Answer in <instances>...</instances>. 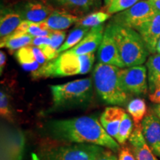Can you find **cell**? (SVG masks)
<instances>
[{
  "instance_id": "cell-40",
  "label": "cell",
  "mask_w": 160,
  "mask_h": 160,
  "mask_svg": "<svg viewBox=\"0 0 160 160\" xmlns=\"http://www.w3.org/2000/svg\"><path fill=\"white\" fill-rule=\"evenodd\" d=\"M160 87V78L159 79L157 80V82H156V85H155V89L157 88H159Z\"/></svg>"
},
{
  "instance_id": "cell-26",
  "label": "cell",
  "mask_w": 160,
  "mask_h": 160,
  "mask_svg": "<svg viewBox=\"0 0 160 160\" xmlns=\"http://www.w3.org/2000/svg\"><path fill=\"white\" fill-rule=\"evenodd\" d=\"M132 133H133V121L131 117L127 113H125L120 123L116 140L119 145H123L129 139Z\"/></svg>"
},
{
  "instance_id": "cell-21",
  "label": "cell",
  "mask_w": 160,
  "mask_h": 160,
  "mask_svg": "<svg viewBox=\"0 0 160 160\" xmlns=\"http://www.w3.org/2000/svg\"><path fill=\"white\" fill-rule=\"evenodd\" d=\"M149 89L151 93L155 90V85L160 78V54H153L146 62Z\"/></svg>"
},
{
  "instance_id": "cell-19",
  "label": "cell",
  "mask_w": 160,
  "mask_h": 160,
  "mask_svg": "<svg viewBox=\"0 0 160 160\" xmlns=\"http://www.w3.org/2000/svg\"><path fill=\"white\" fill-rule=\"evenodd\" d=\"M33 37L28 33L18 31L14 32L7 37L1 38V48H6L11 51H17L22 48L31 45Z\"/></svg>"
},
{
  "instance_id": "cell-34",
  "label": "cell",
  "mask_w": 160,
  "mask_h": 160,
  "mask_svg": "<svg viewBox=\"0 0 160 160\" xmlns=\"http://www.w3.org/2000/svg\"><path fill=\"white\" fill-rule=\"evenodd\" d=\"M31 22L28 21V20H22V22L19 24V25L18 26V28L17 29V31H21V32H24V33H27L28 30L29 28V26L31 25Z\"/></svg>"
},
{
  "instance_id": "cell-5",
  "label": "cell",
  "mask_w": 160,
  "mask_h": 160,
  "mask_svg": "<svg viewBox=\"0 0 160 160\" xmlns=\"http://www.w3.org/2000/svg\"><path fill=\"white\" fill-rule=\"evenodd\" d=\"M119 68L98 62L93 71V85L98 95L105 103L122 105L127 102L128 94L120 87Z\"/></svg>"
},
{
  "instance_id": "cell-13",
  "label": "cell",
  "mask_w": 160,
  "mask_h": 160,
  "mask_svg": "<svg viewBox=\"0 0 160 160\" xmlns=\"http://www.w3.org/2000/svg\"><path fill=\"white\" fill-rule=\"evenodd\" d=\"M104 32L105 31L103 25L91 28L82 41L68 51L77 55L94 53L97 49L99 48L100 44L102 41Z\"/></svg>"
},
{
  "instance_id": "cell-22",
  "label": "cell",
  "mask_w": 160,
  "mask_h": 160,
  "mask_svg": "<svg viewBox=\"0 0 160 160\" xmlns=\"http://www.w3.org/2000/svg\"><path fill=\"white\" fill-rule=\"evenodd\" d=\"M128 112L133 118L136 127L141 125L142 122L147 111V107L145 100L140 98H136L132 99L127 106Z\"/></svg>"
},
{
  "instance_id": "cell-31",
  "label": "cell",
  "mask_w": 160,
  "mask_h": 160,
  "mask_svg": "<svg viewBox=\"0 0 160 160\" xmlns=\"http://www.w3.org/2000/svg\"><path fill=\"white\" fill-rule=\"evenodd\" d=\"M118 160H136V159L132 150L128 147H125L120 150Z\"/></svg>"
},
{
  "instance_id": "cell-10",
  "label": "cell",
  "mask_w": 160,
  "mask_h": 160,
  "mask_svg": "<svg viewBox=\"0 0 160 160\" xmlns=\"http://www.w3.org/2000/svg\"><path fill=\"white\" fill-rule=\"evenodd\" d=\"M97 57L99 63L116 66L119 68H125L117 45L108 26L104 32L102 41L98 49Z\"/></svg>"
},
{
  "instance_id": "cell-24",
  "label": "cell",
  "mask_w": 160,
  "mask_h": 160,
  "mask_svg": "<svg viewBox=\"0 0 160 160\" xmlns=\"http://www.w3.org/2000/svg\"><path fill=\"white\" fill-rule=\"evenodd\" d=\"M53 1L61 7L77 12H87L95 5L92 0H53Z\"/></svg>"
},
{
  "instance_id": "cell-4",
  "label": "cell",
  "mask_w": 160,
  "mask_h": 160,
  "mask_svg": "<svg viewBox=\"0 0 160 160\" xmlns=\"http://www.w3.org/2000/svg\"><path fill=\"white\" fill-rule=\"evenodd\" d=\"M109 28L125 68L142 65L149 51L142 38L135 29L111 23Z\"/></svg>"
},
{
  "instance_id": "cell-3",
  "label": "cell",
  "mask_w": 160,
  "mask_h": 160,
  "mask_svg": "<svg viewBox=\"0 0 160 160\" xmlns=\"http://www.w3.org/2000/svg\"><path fill=\"white\" fill-rule=\"evenodd\" d=\"M52 104L49 113L57 111L85 107L93 97V82L91 78L77 79L62 85H50Z\"/></svg>"
},
{
  "instance_id": "cell-18",
  "label": "cell",
  "mask_w": 160,
  "mask_h": 160,
  "mask_svg": "<svg viewBox=\"0 0 160 160\" xmlns=\"http://www.w3.org/2000/svg\"><path fill=\"white\" fill-rule=\"evenodd\" d=\"M22 19L17 11L11 9L2 10L0 18V37L3 38L16 31Z\"/></svg>"
},
{
  "instance_id": "cell-17",
  "label": "cell",
  "mask_w": 160,
  "mask_h": 160,
  "mask_svg": "<svg viewBox=\"0 0 160 160\" xmlns=\"http://www.w3.org/2000/svg\"><path fill=\"white\" fill-rule=\"evenodd\" d=\"M79 18L71 13L59 10H53L51 14L44 21L51 31H63L77 23Z\"/></svg>"
},
{
  "instance_id": "cell-7",
  "label": "cell",
  "mask_w": 160,
  "mask_h": 160,
  "mask_svg": "<svg viewBox=\"0 0 160 160\" xmlns=\"http://www.w3.org/2000/svg\"><path fill=\"white\" fill-rule=\"evenodd\" d=\"M156 12L149 0H142L129 8L118 13L111 23L136 30L151 19Z\"/></svg>"
},
{
  "instance_id": "cell-37",
  "label": "cell",
  "mask_w": 160,
  "mask_h": 160,
  "mask_svg": "<svg viewBox=\"0 0 160 160\" xmlns=\"http://www.w3.org/2000/svg\"><path fill=\"white\" fill-rule=\"evenodd\" d=\"M153 111L160 119V104H156L153 106Z\"/></svg>"
},
{
  "instance_id": "cell-15",
  "label": "cell",
  "mask_w": 160,
  "mask_h": 160,
  "mask_svg": "<svg viewBox=\"0 0 160 160\" xmlns=\"http://www.w3.org/2000/svg\"><path fill=\"white\" fill-rule=\"evenodd\" d=\"M129 142L136 160H158L146 142L141 125L133 130L129 138Z\"/></svg>"
},
{
  "instance_id": "cell-39",
  "label": "cell",
  "mask_w": 160,
  "mask_h": 160,
  "mask_svg": "<svg viewBox=\"0 0 160 160\" xmlns=\"http://www.w3.org/2000/svg\"><path fill=\"white\" fill-rule=\"evenodd\" d=\"M157 52L160 54V38L159 39V41H158V43H157Z\"/></svg>"
},
{
  "instance_id": "cell-32",
  "label": "cell",
  "mask_w": 160,
  "mask_h": 160,
  "mask_svg": "<svg viewBox=\"0 0 160 160\" xmlns=\"http://www.w3.org/2000/svg\"><path fill=\"white\" fill-rule=\"evenodd\" d=\"M115 153H116L111 151V150L106 149L94 160H118Z\"/></svg>"
},
{
  "instance_id": "cell-28",
  "label": "cell",
  "mask_w": 160,
  "mask_h": 160,
  "mask_svg": "<svg viewBox=\"0 0 160 160\" xmlns=\"http://www.w3.org/2000/svg\"><path fill=\"white\" fill-rule=\"evenodd\" d=\"M0 113L1 116L5 119L11 120L12 113L11 105H10L9 97L5 91L1 90L0 92Z\"/></svg>"
},
{
  "instance_id": "cell-14",
  "label": "cell",
  "mask_w": 160,
  "mask_h": 160,
  "mask_svg": "<svg viewBox=\"0 0 160 160\" xmlns=\"http://www.w3.org/2000/svg\"><path fill=\"white\" fill-rule=\"evenodd\" d=\"M53 10L51 7L39 2H28L24 4L18 10L22 20L41 22L48 19Z\"/></svg>"
},
{
  "instance_id": "cell-23",
  "label": "cell",
  "mask_w": 160,
  "mask_h": 160,
  "mask_svg": "<svg viewBox=\"0 0 160 160\" xmlns=\"http://www.w3.org/2000/svg\"><path fill=\"white\" fill-rule=\"evenodd\" d=\"M90 30H91L90 28L78 26L77 28H76L75 29L71 31L70 32L67 39L65 40V42H64V44H62V45L61 46L59 51H58L59 54L73 48L80 41H82V39L88 33Z\"/></svg>"
},
{
  "instance_id": "cell-38",
  "label": "cell",
  "mask_w": 160,
  "mask_h": 160,
  "mask_svg": "<svg viewBox=\"0 0 160 160\" xmlns=\"http://www.w3.org/2000/svg\"><path fill=\"white\" fill-rule=\"evenodd\" d=\"M113 0H104V2H105V5L107 8H108L110 5H111V4L113 2Z\"/></svg>"
},
{
  "instance_id": "cell-41",
  "label": "cell",
  "mask_w": 160,
  "mask_h": 160,
  "mask_svg": "<svg viewBox=\"0 0 160 160\" xmlns=\"http://www.w3.org/2000/svg\"><path fill=\"white\" fill-rule=\"evenodd\" d=\"M92 1L93 2V3H94L95 6H97L100 3V0H92Z\"/></svg>"
},
{
  "instance_id": "cell-25",
  "label": "cell",
  "mask_w": 160,
  "mask_h": 160,
  "mask_svg": "<svg viewBox=\"0 0 160 160\" xmlns=\"http://www.w3.org/2000/svg\"><path fill=\"white\" fill-rule=\"evenodd\" d=\"M111 14L104 11H97L86 16L83 19H80L77 23V26H82L87 28H93L96 26L102 25L108 19H109Z\"/></svg>"
},
{
  "instance_id": "cell-30",
  "label": "cell",
  "mask_w": 160,
  "mask_h": 160,
  "mask_svg": "<svg viewBox=\"0 0 160 160\" xmlns=\"http://www.w3.org/2000/svg\"><path fill=\"white\" fill-rule=\"evenodd\" d=\"M51 40L48 36H42V37H35L33 38L31 45L40 48L45 45H51Z\"/></svg>"
},
{
  "instance_id": "cell-16",
  "label": "cell",
  "mask_w": 160,
  "mask_h": 160,
  "mask_svg": "<svg viewBox=\"0 0 160 160\" xmlns=\"http://www.w3.org/2000/svg\"><path fill=\"white\" fill-rule=\"evenodd\" d=\"M125 110L122 108L113 106L106 108L100 117L99 122L103 128L108 134L116 139L119 131V128L121 123Z\"/></svg>"
},
{
  "instance_id": "cell-35",
  "label": "cell",
  "mask_w": 160,
  "mask_h": 160,
  "mask_svg": "<svg viewBox=\"0 0 160 160\" xmlns=\"http://www.w3.org/2000/svg\"><path fill=\"white\" fill-rule=\"evenodd\" d=\"M6 57L5 53L3 51H0V74L2 75L4 68H5V66L6 64Z\"/></svg>"
},
{
  "instance_id": "cell-27",
  "label": "cell",
  "mask_w": 160,
  "mask_h": 160,
  "mask_svg": "<svg viewBox=\"0 0 160 160\" xmlns=\"http://www.w3.org/2000/svg\"><path fill=\"white\" fill-rule=\"evenodd\" d=\"M139 1L142 0H113L111 5L107 8V11L110 14L119 13L132 7Z\"/></svg>"
},
{
  "instance_id": "cell-6",
  "label": "cell",
  "mask_w": 160,
  "mask_h": 160,
  "mask_svg": "<svg viewBox=\"0 0 160 160\" xmlns=\"http://www.w3.org/2000/svg\"><path fill=\"white\" fill-rule=\"evenodd\" d=\"M106 149L91 144H66L50 148L40 153L37 160H94Z\"/></svg>"
},
{
  "instance_id": "cell-12",
  "label": "cell",
  "mask_w": 160,
  "mask_h": 160,
  "mask_svg": "<svg viewBox=\"0 0 160 160\" xmlns=\"http://www.w3.org/2000/svg\"><path fill=\"white\" fill-rule=\"evenodd\" d=\"M136 31L142 38L149 53H156L160 38V12H156L151 19L143 23Z\"/></svg>"
},
{
  "instance_id": "cell-29",
  "label": "cell",
  "mask_w": 160,
  "mask_h": 160,
  "mask_svg": "<svg viewBox=\"0 0 160 160\" xmlns=\"http://www.w3.org/2000/svg\"><path fill=\"white\" fill-rule=\"evenodd\" d=\"M48 37L51 38V47L55 51H59L62 44L66 37V32L62 31H51Z\"/></svg>"
},
{
  "instance_id": "cell-2",
  "label": "cell",
  "mask_w": 160,
  "mask_h": 160,
  "mask_svg": "<svg viewBox=\"0 0 160 160\" xmlns=\"http://www.w3.org/2000/svg\"><path fill=\"white\" fill-rule=\"evenodd\" d=\"M94 61V53L77 55L67 51L32 72L31 77L39 79L86 74L91 71Z\"/></svg>"
},
{
  "instance_id": "cell-8",
  "label": "cell",
  "mask_w": 160,
  "mask_h": 160,
  "mask_svg": "<svg viewBox=\"0 0 160 160\" xmlns=\"http://www.w3.org/2000/svg\"><path fill=\"white\" fill-rule=\"evenodd\" d=\"M147 68L143 65L120 68V87L127 94L142 95L147 93Z\"/></svg>"
},
{
  "instance_id": "cell-36",
  "label": "cell",
  "mask_w": 160,
  "mask_h": 160,
  "mask_svg": "<svg viewBox=\"0 0 160 160\" xmlns=\"http://www.w3.org/2000/svg\"><path fill=\"white\" fill-rule=\"evenodd\" d=\"M149 2L156 11L160 12V0H149Z\"/></svg>"
},
{
  "instance_id": "cell-20",
  "label": "cell",
  "mask_w": 160,
  "mask_h": 160,
  "mask_svg": "<svg viewBox=\"0 0 160 160\" xmlns=\"http://www.w3.org/2000/svg\"><path fill=\"white\" fill-rule=\"evenodd\" d=\"M15 57L22 68L26 71L34 72L41 67L36 59L32 46L28 45L22 48L15 52Z\"/></svg>"
},
{
  "instance_id": "cell-11",
  "label": "cell",
  "mask_w": 160,
  "mask_h": 160,
  "mask_svg": "<svg viewBox=\"0 0 160 160\" xmlns=\"http://www.w3.org/2000/svg\"><path fill=\"white\" fill-rule=\"evenodd\" d=\"M141 127L148 145L160 158V119L154 113H148L143 119Z\"/></svg>"
},
{
  "instance_id": "cell-9",
  "label": "cell",
  "mask_w": 160,
  "mask_h": 160,
  "mask_svg": "<svg viewBox=\"0 0 160 160\" xmlns=\"http://www.w3.org/2000/svg\"><path fill=\"white\" fill-rule=\"evenodd\" d=\"M25 137L19 129L9 128L2 131L1 160H22Z\"/></svg>"
},
{
  "instance_id": "cell-33",
  "label": "cell",
  "mask_w": 160,
  "mask_h": 160,
  "mask_svg": "<svg viewBox=\"0 0 160 160\" xmlns=\"http://www.w3.org/2000/svg\"><path fill=\"white\" fill-rule=\"evenodd\" d=\"M151 102L156 104H160V87L157 88L149 96Z\"/></svg>"
},
{
  "instance_id": "cell-1",
  "label": "cell",
  "mask_w": 160,
  "mask_h": 160,
  "mask_svg": "<svg viewBox=\"0 0 160 160\" xmlns=\"http://www.w3.org/2000/svg\"><path fill=\"white\" fill-rule=\"evenodd\" d=\"M43 131L51 139L71 143L99 145L117 153L119 144L93 117L82 116L66 119H54L44 125Z\"/></svg>"
}]
</instances>
